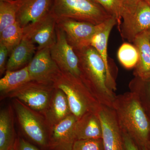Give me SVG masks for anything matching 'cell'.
I'll use <instances>...</instances> for the list:
<instances>
[{
	"label": "cell",
	"instance_id": "603a6c76",
	"mask_svg": "<svg viewBox=\"0 0 150 150\" xmlns=\"http://www.w3.org/2000/svg\"><path fill=\"white\" fill-rule=\"evenodd\" d=\"M19 0L0 1V32L17 22Z\"/></svg>",
	"mask_w": 150,
	"mask_h": 150
},
{
	"label": "cell",
	"instance_id": "4fadbf2b",
	"mask_svg": "<svg viewBox=\"0 0 150 150\" xmlns=\"http://www.w3.org/2000/svg\"><path fill=\"white\" fill-rule=\"evenodd\" d=\"M76 118L71 114L50 128L48 150H72L76 140L75 126Z\"/></svg>",
	"mask_w": 150,
	"mask_h": 150
},
{
	"label": "cell",
	"instance_id": "836d02e7",
	"mask_svg": "<svg viewBox=\"0 0 150 150\" xmlns=\"http://www.w3.org/2000/svg\"><path fill=\"white\" fill-rule=\"evenodd\" d=\"M142 150H148L147 148L146 147H145L143 148V149H142Z\"/></svg>",
	"mask_w": 150,
	"mask_h": 150
},
{
	"label": "cell",
	"instance_id": "8fae6325",
	"mask_svg": "<svg viewBox=\"0 0 150 150\" xmlns=\"http://www.w3.org/2000/svg\"><path fill=\"white\" fill-rule=\"evenodd\" d=\"M27 67L31 81L47 84L53 85L61 72L49 48L37 50Z\"/></svg>",
	"mask_w": 150,
	"mask_h": 150
},
{
	"label": "cell",
	"instance_id": "1f68e13d",
	"mask_svg": "<svg viewBox=\"0 0 150 150\" xmlns=\"http://www.w3.org/2000/svg\"><path fill=\"white\" fill-rule=\"evenodd\" d=\"M146 148H147L148 150H150V139Z\"/></svg>",
	"mask_w": 150,
	"mask_h": 150
},
{
	"label": "cell",
	"instance_id": "cb8c5ba5",
	"mask_svg": "<svg viewBox=\"0 0 150 150\" xmlns=\"http://www.w3.org/2000/svg\"><path fill=\"white\" fill-rule=\"evenodd\" d=\"M117 57L120 64L127 69L135 68L139 60V54L136 46L131 43H123L119 47Z\"/></svg>",
	"mask_w": 150,
	"mask_h": 150
},
{
	"label": "cell",
	"instance_id": "7402d4cb",
	"mask_svg": "<svg viewBox=\"0 0 150 150\" xmlns=\"http://www.w3.org/2000/svg\"><path fill=\"white\" fill-rule=\"evenodd\" d=\"M130 91L136 95L150 119V79L142 80L136 77L129 84Z\"/></svg>",
	"mask_w": 150,
	"mask_h": 150
},
{
	"label": "cell",
	"instance_id": "d590c367",
	"mask_svg": "<svg viewBox=\"0 0 150 150\" xmlns=\"http://www.w3.org/2000/svg\"><path fill=\"white\" fill-rule=\"evenodd\" d=\"M148 1L149 2V3L150 5V0H149V1Z\"/></svg>",
	"mask_w": 150,
	"mask_h": 150
},
{
	"label": "cell",
	"instance_id": "4dcf8cb0",
	"mask_svg": "<svg viewBox=\"0 0 150 150\" xmlns=\"http://www.w3.org/2000/svg\"><path fill=\"white\" fill-rule=\"evenodd\" d=\"M16 1L17 0H0V1L13 2Z\"/></svg>",
	"mask_w": 150,
	"mask_h": 150
},
{
	"label": "cell",
	"instance_id": "ffe728a7",
	"mask_svg": "<svg viewBox=\"0 0 150 150\" xmlns=\"http://www.w3.org/2000/svg\"><path fill=\"white\" fill-rule=\"evenodd\" d=\"M31 81L27 66L16 71L6 70L0 79L1 99Z\"/></svg>",
	"mask_w": 150,
	"mask_h": 150
},
{
	"label": "cell",
	"instance_id": "7a4b0ae2",
	"mask_svg": "<svg viewBox=\"0 0 150 150\" xmlns=\"http://www.w3.org/2000/svg\"><path fill=\"white\" fill-rule=\"evenodd\" d=\"M123 132L142 150L150 139V119L136 95L128 92L116 96L112 104Z\"/></svg>",
	"mask_w": 150,
	"mask_h": 150
},
{
	"label": "cell",
	"instance_id": "f546056e",
	"mask_svg": "<svg viewBox=\"0 0 150 150\" xmlns=\"http://www.w3.org/2000/svg\"><path fill=\"white\" fill-rule=\"evenodd\" d=\"M149 0H123V4H130L141 1H149Z\"/></svg>",
	"mask_w": 150,
	"mask_h": 150
},
{
	"label": "cell",
	"instance_id": "9c48e42d",
	"mask_svg": "<svg viewBox=\"0 0 150 150\" xmlns=\"http://www.w3.org/2000/svg\"><path fill=\"white\" fill-rule=\"evenodd\" d=\"M56 21L57 26L64 32L68 42L74 49L90 45L92 38L102 29L105 22L94 24L69 18Z\"/></svg>",
	"mask_w": 150,
	"mask_h": 150
},
{
	"label": "cell",
	"instance_id": "e575fe53",
	"mask_svg": "<svg viewBox=\"0 0 150 150\" xmlns=\"http://www.w3.org/2000/svg\"><path fill=\"white\" fill-rule=\"evenodd\" d=\"M9 150H15L14 147L13 146V147L11 148V149Z\"/></svg>",
	"mask_w": 150,
	"mask_h": 150
},
{
	"label": "cell",
	"instance_id": "ba28073f",
	"mask_svg": "<svg viewBox=\"0 0 150 150\" xmlns=\"http://www.w3.org/2000/svg\"><path fill=\"white\" fill-rule=\"evenodd\" d=\"M56 31V43L50 48L52 59L61 71L81 79L79 60L76 53L68 42L64 32L57 25Z\"/></svg>",
	"mask_w": 150,
	"mask_h": 150
},
{
	"label": "cell",
	"instance_id": "44dd1931",
	"mask_svg": "<svg viewBox=\"0 0 150 150\" xmlns=\"http://www.w3.org/2000/svg\"><path fill=\"white\" fill-rule=\"evenodd\" d=\"M24 30V28L16 22L0 32V43L7 48L9 55L21 42Z\"/></svg>",
	"mask_w": 150,
	"mask_h": 150
},
{
	"label": "cell",
	"instance_id": "7c38bea8",
	"mask_svg": "<svg viewBox=\"0 0 150 150\" xmlns=\"http://www.w3.org/2000/svg\"><path fill=\"white\" fill-rule=\"evenodd\" d=\"M56 19L51 13L39 21L24 28V35L35 44L37 50L51 48L56 40Z\"/></svg>",
	"mask_w": 150,
	"mask_h": 150
},
{
	"label": "cell",
	"instance_id": "8992f818",
	"mask_svg": "<svg viewBox=\"0 0 150 150\" xmlns=\"http://www.w3.org/2000/svg\"><path fill=\"white\" fill-rule=\"evenodd\" d=\"M120 34L130 42L150 30V5L147 1L123 4Z\"/></svg>",
	"mask_w": 150,
	"mask_h": 150
},
{
	"label": "cell",
	"instance_id": "ac0fdd59",
	"mask_svg": "<svg viewBox=\"0 0 150 150\" xmlns=\"http://www.w3.org/2000/svg\"><path fill=\"white\" fill-rule=\"evenodd\" d=\"M75 131L76 140L102 139V128L97 113L89 112L76 120Z\"/></svg>",
	"mask_w": 150,
	"mask_h": 150
},
{
	"label": "cell",
	"instance_id": "4316f807",
	"mask_svg": "<svg viewBox=\"0 0 150 150\" xmlns=\"http://www.w3.org/2000/svg\"><path fill=\"white\" fill-rule=\"evenodd\" d=\"M14 147L15 150H41L20 135H17Z\"/></svg>",
	"mask_w": 150,
	"mask_h": 150
},
{
	"label": "cell",
	"instance_id": "2e32d148",
	"mask_svg": "<svg viewBox=\"0 0 150 150\" xmlns=\"http://www.w3.org/2000/svg\"><path fill=\"white\" fill-rule=\"evenodd\" d=\"M37 51V47L32 40L23 35L21 42L10 54L6 70L16 71L27 66Z\"/></svg>",
	"mask_w": 150,
	"mask_h": 150
},
{
	"label": "cell",
	"instance_id": "f1b7e54d",
	"mask_svg": "<svg viewBox=\"0 0 150 150\" xmlns=\"http://www.w3.org/2000/svg\"><path fill=\"white\" fill-rule=\"evenodd\" d=\"M123 138L126 150H141L128 134L123 132Z\"/></svg>",
	"mask_w": 150,
	"mask_h": 150
},
{
	"label": "cell",
	"instance_id": "30bf717a",
	"mask_svg": "<svg viewBox=\"0 0 150 150\" xmlns=\"http://www.w3.org/2000/svg\"><path fill=\"white\" fill-rule=\"evenodd\" d=\"M97 114L102 128L104 150H126L123 131L114 109L101 105Z\"/></svg>",
	"mask_w": 150,
	"mask_h": 150
},
{
	"label": "cell",
	"instance_id": "d4e9b609",
	"mask_svg": "<svg viewBox=\"0 0 150 150\" xmlns=\"http://www.w3.org/2000/svg\"><path fill=\"white\" fill-rule=\"evenodd\" d=\"M97 4L104 9L105 10L116 19L117 23V28L119 32L122 18L121 12L123 5V0H93Z\"/></svg>",
	"mask_w": 150,
	"mask_h": 150
},
{
	"label": "cell",
	"instance_id": "5b68a950",
	"mask_svg": "<svg viewBox=\"0 0 150 150\" xmlns=\"http://www.w3.org/2000/svg\"><path fill=\"white\" fill-rule=\"evenodd\" d=\"M13 108L25 139L41 150H49L50 128L44 116L17 99H13Z\"/></svg>",
	"mask_w": 150,
	"mask_h": 150
},
{
	"label": "cell",
	"instance_id": "52a82bcc",
	"mask_svg": "<svg viewBox=\"0 0 150 150\" xmlns=\"http://www.w3.org/2000/svg\"><path fill=\"white\" fill-rule=\"evenodd\" d=\"M54 88L52 84L30 81L6 96L17 99L31 108L43 115L50 102Z\"/></svg>",
	"mask_w": 150,
	"mask_h": 150
},
{
	"label": "cell",
	"instance_id": "6da1fadb",
	"mask_svg": "<svg viewBox=\"0 0 150 150\" xmlns=\"http://www.w3.org/2000/svg\"><path fill=\"white\" fill-rule=\"evenodd\" d=\"M74 50L79 60L81 80L100 104L112 108L116 82L100 55L91 45Z\"/></svg>",
	"mask_w": 150,
	"mask_h": 150
},
{
	"label": "cell",
	"instance_id": "3957f363",
	"mask_svg": "<svg viewBox=\"0 0 150 150\" xmlns=\"http://www.w3.org/2000/svg\"><path fill=\"white\" fill-rule=\"evenodd\" d=\"M64 93L71 114L77 120L89 112L98 113L101 105L81 79L61 71L53 83Z\"/></svg>",
	"mask_w": 150,
	"mask_h": 150
},
{
	"label": "cell",
	"instance_id": "5bb4252c",
	"mask_svg": "<svg viewBox=\"0 0 150 150\" xmlns=\"http://www.w3.org/2000/svg\"><path fill=\"white\" fill-rule=\"evenodd\" d=\"M54 0H19L17 22L24 28L51 13Z\"/></svg>",
	"mask_w": 150,
	"mask_h": 150
},
{
	"label": "cell",
	"instance_id": "277c9868",
	"mask_svg": "<svg viewBox=\"0 0 150 150\" xmlns=\"http://www.w3.org/2000/svg\"><path fill=\"white\" fill-rule=\"evenodd\" d=\"M51 13L56 19H71L94 24L112 17L93 0H54Z\"/></svg>",
	"mask_w": 150,
	"mask_h": 150
},
{
	"label": "cell",
	"instance_id": "9a60e30c",
	"mask_svg": "<svg viewBox=\"0 0 150 150\" xmlns=\"http://www.w3.org/2000/svg\"><path fill=\"white\" fill-rule=\"evenodd\" d=\"M71 114L66 94L61 90L55 88L50 102L43 115L48 126L52 128Z\"/></svg>",
	"mask_w": 150,
	"mask_h": 150
},
{
	"label": "cell",
	"instance_id": "83f0119b",
	"mask_svg": "<svg viewBox=\"0 0 150 150\" xmlns=\"http://www.w3.org/2000/svg\"><path fill=\"white\" fill-rule=\"evenodd\" d=\"M9 52L7 48L0 43V75L1 76L5 73L6 71L8 56Z\"/></svg>",
	"mask_w": 150,
	"mask_h": 150
},
{
	"label": "cell",
	"instance_id": "484cf974",
	"mask_svg": "<svg viewBox=\"0 0 150 150\" xmlns=\"http://www.w3.org/2000/svg\"><path fill=\"white\" fill-rule=\"evenodd\" d=\"M72 150H104L102 139L76 140Z\"/></svg>",
	"mask_w": 150,
	"mask_h": 150
},
{
	"label": "cell",
	"instance_id": "e0dca14e",
	"mask_svg": "<svg viewBox=\"0 0 150 150\" xmlns=\"http://www.w3.org/2000/svg\"><path fill=\"white\" fill-rule=\"evenodd\" d=\"M138 50L139 60L134 74L142 80L150 79V41L148 31L138 35L133 42Z\"/></svg>",
	"mask_w": 150,
	"mask_h": 150
},
{
	"label": "cell",
	"instance_id": "d6a6232c",
	"mask_svg": "<svg viewBox=\"0 0 150 150\" xmlns=\"http://www.w3.org/2000/svg\"><path fill=\"white\" fill-rule=\"evenodd\" d=\"M148 33H149V40L150 41V30H149V31H148Z\"/></svg>",
	"mask_w": 150,
	"mask_h": 150
},
{
	"label": "cell",
	"instance_id": "d6986e66",
	"mask_svg": "<svg viewBox=\"0 0 150 150\" xmlns=\"http://www.w3.org/2000/svg\"><path fill=\"white\" fill-rule=\"evenodd\" d=\"M13 106L1 109L0 112V150H9L14 146L17 135L14 126Z\"/></svg>",
	"mask_w": 150,
	"mask_h": 150
}]
</instances>
